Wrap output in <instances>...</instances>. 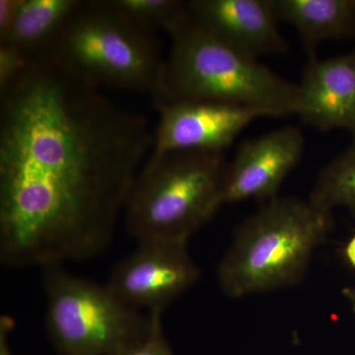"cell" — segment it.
<instances>
[{"instance_id": "6da1fadb", "label": "cell", "mask_w": 355, "mask_h": 355, "mask_svg": "<svg viewBox=\"0 0 355 355\" xmlns=\"http://www.w3.org/2000/svg\"><path fill=\"white\" fill-rule=\"evenodd\" d=\"M153 148L140 114L38 55L0 88V258L55 265L101 253Z\"/></svg>"}, {"instance_id": "7a4b0ae2", "label": "cell", "mask_w": 355, "mask_h": 355, "mask_svg": "<svg viewBox=\"0 0 355 355\" xmlns=\"http://www.w3.org/2000/svg\"><path fill=\"white\" fill-rule=\"evenodd\" d=\"M172 46L155 93V107L212 102L297 114L299 89L207 29L190 12L168 33Z\"/></svg>"}, {"instance_id": "3957f363", "label": "cell", "mask_w": 355, "mask_h": 355, "mask_svg": "<svg viewBox=\"0 0 355 355\" xmlns=\"http://www.w3.org/2000/svg\"><path fill=\"white\" fill-rule=\"evenodd\" d=\"M331 226V212L309 200H268L237 228L219 263L222 291L243 298L296 286Z\"/></svg>"}, {"instance_id": "277c9868", "label": "cell", "mask_w": 355, "mask_h": 355, "mask_svg": "<svg viewBox=\"0 0 355 355\" xmlns=\"http://www.w3.org/2000/svg\"><path fill=\"white\" fill-rule=\"evenodd\" d=\"M40 55L92 87L151 95L165 62L155 32L128 19L108 0L81 1Z\"/></svg>"}, {"instance_id": "5b68a950", "label": "cell", "mask_w": 355, "mask_h": 355, "mask_svg": "<svg viewBox=\"0 0 355 355\" xmlns=\"http://www.w3.org/2000/svg\"><path fill=\"white\" fill-rule=\"evenodd\" d=\"M226 164L216 151L150 153L123 210L130 235L188 243L224 205Z\"/></svg>"}, {"instance_id": "8992f818", "label": "cell", "mask_w": 355, "mask_h": 355, "mask_svg": "<svg viewBox=\"0 0 355 355\" xmlns=\"http://www.w3.org/2000/svg\"><path fill=\"white\" fill-rule=\"evenodd\" d=\"M46 327L64 355H116L153 330L156 315L125 304L106 286L67 272L62 263L44 266Z\"/></svg>"}, {"instance_id": "52a82bcc", "label": "cell", "mask_w": 355, "mask_h": 355, "mask_svg": "<svg viewBox=\"0 0 355 355\" xmlns=\"http://www.w3.org/2000/svg\"><path fill=\"white\" fill-rule=\"evenodd\" d=\"M200 270L187 243L139 242L132 254L114 268L107 286L137 310L163 311L197 282Z\"/></svg>"}, {"instance_id": "ba28073f", "label": "cell", "mask_w": 355, "mask_h": 355, "mask_svg": "<svg viewBox=\"0 0 355 355\" xmlns=\"http://www.w3.org/2000/svg\"><path fill=\"white\" fill-rule=\"evenodd\" d=\"M160 120L151 153H224L252 121L272 114L263 110L212 102H179L156 107Z\"/></svg>"}, {"instance_id": "9c48e42d", "label": "cell", "mask_w": 355, "mask_h": 355, "mask_svg": "<svg viewBox=\"0 0 355 355\" xmlns=\"http://www.w3.org/2000/svg\"><path fill=\"white\" fill-rule=\"evenodd\" d=\"M305 140L298 128L287 125L243 142L224 174V203L277 197L284 180L297 166Z\"/></svg>"}, {"instance_id": "30bf717a", "label": "cell", "mask_w": 355, "mask_h": 355, "mask_svg": "<svg viewBox=\"0 0 355 355\" xmlns=\"http://www.w3.org/2000/svg\"><path fill=\"white\" fill-rule=\"evenodd\" d=\"M297 85L296 116L322 132L343 130L355 137V50L309 58Z\"/></svg>"}, {"instance_id": "8fae6325", "label": "cell", "mask_w": 355, "mask_h": 355, "mask_svg": "<svg viewBox=\"0 0 355 355\" xmlns=\"http://www.w3.org/2000/svg\"><path fill=\"white\" fill-rule=\"evenodd\" d=\"M188 7L207 29L252 57L288 51L272 0H191Z\"/></svg>"}, {"instance_id": "7c38bea8", "label": "cell", "mask_w": 355, "mask_h": 355, "mask_svg": "<svg viewBox=\"0 0 355 355\" xmlns=\"http://www.w3.org/2000/svg\"><path fill=\"white\" fill-rule=\"evenodd\" d=\"M277 19L295 28L309 58L330 40L355 37V0H272Z\"/></svg>"}, {"instance_id": "4fadbf2b", "label": "cell", "mask_w": 355, "mask_h": 355, "mask_svg": "<svg viewBox=\"0 0 355 355\" xmlns=\"http://www.w3.org/2000/svg\"><path fill=\"white\" fill-rule=\"evenodd\" d=\"M83 0H21L10 30L0 44H8L32 60L43 53Z\"/></svg>"}, {"instance_id": "5bb4252c", "label": "cell", "mask_w": 355, "mask_h": 355, "mask_svg": "<svg viewBox=\"0 0 355 355\" xmlns=\"http://www.w3.org/2000/svg\"><path fill=\"white\" fill-rule=\"evenodd\" d=\"M308 200L331 212L336 207H345L355 216V137L320 172Z\"/></svg>"}, {"instance_id": "9a60e30c", "label": "cell", "mask_w": 355, "mask_h": 355, "mask_svg": "<svg viewBox=\"0 0 355 355\" xmlns=\"http://www.w3.org/2000/svg\"><path fill=\"white\" fill-rule=\"evenodd\" d=\"M110 6L146 29L169 33L188 12V1L181 0H108Z\"/></svg>"}, {"instance_id": "2e32d148", "label": "cell", "mask_w": 355, "mask_h": 355, "mask_svg": "<svg viewBox=\"0 0 355 355\" xmlns=\"http://www.w3.org/2000/svg\"><path fill=\"white\" fill-rule=\"evenodd\" d=\"M161 315L162 312L156 315L153 330L146 338L116 355H173L163 334Z\"/></svg>"}, {"instance_id": "e0dca14e", "label": "cell", "mask_w": 355, "mask_h": 355, "mask_svg": "<svg viewBox=\"0 0 355 355\" xmlns=\"http://www.w3.org/2000/svg\"><path fill=\"white\" fill-rule=\"evenodd\" d=\"M31 60L13 46L0 44V88L19 76Z\"/></svg>"}, {"instance_id": "ac0fdd59", "label": "cell", "mask_w": 355, "mask_h": 355, "mask_svg": "<svg viewBox=\"0 0 355 355\" xmlns=\"http://www.w3.org/2000/svg\"><path fill=\"white\" fill-rule=\"evenodd\" d=\"M21 4V0H0V40L6 38Z\"/></svg>"}, {"instance_id": "d6986e66", "label": "cell", "mask_w": 355, "mask_h": 355, "mask_svg": "<svg viewBox=\"0 0 355 355\" xmlns=\"http://www.w3.org/2000/svg\"><path fill=\"white\" fill-rule=\"evenodd\" d=\"M15 321L12 318L3 315L0 318V355H13L9 349L8 336L14 329Z\"/></svg>"}, {"instance_id": "ffe728a7", "label": "cell", "mask_w": 355, "mask_h": 355, "mask_svg": "<svg viewBox=\"0 0 355 355\" xmlns=\"http://www.w3.org/2000/svg\"><path fill=\"white\" fill-rule=\"evenodd\" d=\"M343 254H345V259L347 263L352 268H355V235L347 243V246L343 250Z\"/></svg>"}, {"instance_id": "44dd1931", "label": "cell", "mask_w": 355, "mask_h": 355, "mask_svg": "<svg viewBox=\"0 0 355 355\" xmlns=\"http://www.w3.org/2000/svg\"><path fill=\"white\" fill-rule=\"evenodd\" d=\"M343 294L345 298L349 301L355 314V287H345L343 289Z\"/></svg>"}]
</instances>
